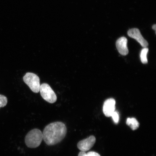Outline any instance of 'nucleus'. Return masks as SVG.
I'll list each match as a JSON object with an SVG mask.
<instances>
[{"instance_id":"f257e3e1","label":"nucleus","mask_w":156,"mask_h":156,"mask_svg":"<svg viewBox=\"0 0 156 156\" xmlns=\"http://www.w3.org/2000/svg\"><path fill=\"white\" fill-rule=\"evenodd\" d=\"M67 132V127L63 122H52L44 128L43 138L47 145L53 146L61 142L65 138Z\"/></svg>"},{"instance_id":"f03ea898","label":"nucleus","mask_w":156,"mask_h":156,"mask_svg":"<svg viewBox=\"0 0 156 156\" xmlns=\"http://www.w3.org/2000/svg\"><path fill=\"white\" fill-rule=\"evenodd\" d=\"M43 139L42 132L37 129L30 130L25 137V143L27 147L36 148L40 145Z\"/></svg>"},{"instance_id":"7ed1b4c3","label":"nucleus","mask_w":156,"mask_h":156,"mask_svg":"<svg viewBox=\"0 0 156 156\" xmlns=\"http://www.w3.org/2000/svg\"><path fill=\"white\" fill-rule=\"evenodd\" d=\"M23 80L33 92L38 93L40 91V81L37 75L32 73H27L23 77Z\"/></svg>"},{"instance_id":"20e7f679","label":"nucleus","mask_w":156,"mask_h":156,"mask_svg":"<svg viewBox=\"0 0 156 156\" xmlns=\"http://www.w3.org/2000/svg\"><path fill=\"white\" fill-rule=\"evenodd\" d=\"M40 91L43 98L47 102L53 103L57 100L55 93L48 84L44 83L41 85Z\"/></svg>"},{"instance_id":"39448f33","label":"nucleus","mask_w":156,"mask_h":156,"mask_svg":"<svg viewBox=\"0 0 156 156\" xmlns=\"http://www.w3.org/2000/svg\"><path fill=\"white\" fill-rule=\"evenodd\" d=\"M128 36L132 38L135 39L142 46L146 48L148 46V43L143 36L140 31L137 28L130 29L128 32Z\"/></svg>"},{"instance_id":"423d86ee","label":"nucleus","mask_w":156,"mask_h":156,"mask_svg":"<svg viewBox=\"0 0 156 156\" xmlns=\"http://www.w3.org/2000/svg\"><path fill=\"white\" fill-rule=\"evenodd\" d=\"M95 141L96 139L95 136H91L86 139L80 141L77 144V147L82 151H87L93 147Z\"/></svg>"},{"instance_id":"0eeeda50","label":"nucleus","mask_w":156,"mask_h":156,"mask_svg":"<svg viewBox=\"0 0 156 156\" xmlns=\"http://www.w3.org/2000/svg\"><path fill=\"white\" fill-rule=\"evenodd\" d=\"M116 101L113 98L107 99L104 102L103 106V112L106 117L112 116L115 110Z\"/></svg>"},{"instance_id":"6e6552de","label":"nucleus","mask_w":156,"mask_h":156,"mask_svg":"<svg viewBox=\"0 0 156 156\" xmlns=\"http://www.w3.org/2000/svg\"><path fill=\"white\" fill-rule=\"evenodd\" d=\"M127 43V39L124 37H120L116 41V48L119 52L122 55L125 56L129 53Z\"/></svg>"},{"instance_id":"1a4fd4ad","label":"nucleus","mask_w":156,"mask_h":156,"mask_svg":"<svg viewBox=\"0 0 156 156\" xmlns=\"http://www.w3.org/2000/svg\"><path fill=\"white\" fill-rule=\"evenodd\" d=\"M126 124L133 130L137 129L140 126L139 123L134 118H128L127 119Z\"/></svg>"},{"instance_id":"9d476101","label":"nucleus","mask_w":156,"mask_h":156,"mask_svg":"<svg viewBox=\"0 0 156 156\" xmlns=\"http://www.w3.org/2000/svg\"><path fill=\"white\" fill-rule=\"evenodd\" d=\"M149 51V49L147 48H144L141 50L140 53V58L142 63L143 64L147 63V54Z\"/></svg>"},{"instance_id":"9b49d317","label":"nucleus","mask_w":156,"mask_h":156,"mask_svg":"<svg viewBox=\"0 0 156 156\" xmlns=\"http://www.w3.org/2000/svg\"><path fill=\"white\" fill-rule=\"evenodd\" d=\"M7 103V97L4 95L0 94V108L4 107Z\"/></svg>"},{"instance_id":"f8f14e48","label":"nucleus","mask_w":156,"mask_h":156,"mask_svg":"<svg viewBox=\"0 0 156 156\" xmlns=\"http://www.w3.org/2000/svg\"><path fill=\"white\" fill-rule=\"evenodd\" d=\"M111 116L112 117L113 120H114L115 123L118 124L119 122V115L118 112L115 111L112 113Z\"/></svg>"},{"instance_id":"ddd939ff","label":"nucleus","mask_w":156,"mask_h":156,"mask_svg":"<svg viewBox=\"0 0 156 156\" xmlns=\"http://www.w3.org/2000/svg\"><path fill=\"white\" fill-rule=\"evenodd\" d=\"M86 156H101V155L96 152L91 151L86 153Z\"/></svg>"},{"instance_id":"4468645a","label":"nucleus","mask_w":156,"mask_h":156,"mask_svg":"<svg viewBox=\"0 0 156 156\" xmlns=\"http://www.w3.org/2000/svg\"><path fill=\"white\" fill-rule=\"evenodd\" d=\"M78 156H86V153L85 152L81 151L80 152Z\"/></svg>"},{"instance_id":"2eb2a0df","label":"nucleus","mask_w":156,"mask_h":156,"mask_svg":"<svg viewBox=\"0 0 156 156\" xmlns=\"http://www.w3.org/2000/svg\"><path fill=\"white\" fill-rule=\"evenodd\" d=\"M156 24L154 25L152 27V28H153L154 30L156 31Z\"/></svg>"}]
</instances>
